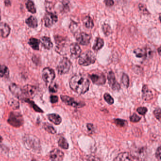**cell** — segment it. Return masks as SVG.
I'll list each match as a JSON object with an SVG mask.
<instances>
[{
	"label": "cell",
	"mask_w": 161,
	"mask_h": 161,
	"mask_svg": "<svg viewBox=\"0 0 161 161\" xmlns=\"http://www.w3.org/2000/svg\"><path fill=\"white\" fill-rule=\"evenodd\" d=\"M32 161H37V160H32Z\"/></svg>",
	"instance_id": "obj_50"
},
{
	"label": "cell",
	"mask_w": 161,
	"mask_h": 161,
	"mask_svg": "<svg viewBox=\"0 0 161 161\" xmlns=\"http://www.w3.org/2000/svg\"><path fill=\"white\" fill-rule=\"evenodd\" d=\"M26 23L29 28H35L37 27L38 21L37 18L34 16H30L26 20Z\"/></svg>",
	"instance_id": "obj_21"
},
{
	"label": "cell",
	"mask_w": 161,
	"mask_h": 161,
	"mask_svg": "<svg viewBox=\"0 0 161 161\" xmlns=\"http://www.w3.org/2000/svg\"><path fill=\"white\" fill-rule=\"evenodd\" d=\"M142 92V98L145 101H149L153 98V94L151 90L149 89L146 85H145L143 86Z\"/></svg>",
	"instance_id": "obj_18"
},
{
	"label": "cell",
	"mask_w": 161,
	"mask_h": 161,
	"mask_svg": "<svg viewBox=\"0 0 161 161\" xmlns=\"http://www.w3.org/2000/svg\"><path fill=\"white\" fill-rule=\"evenodd\" d=\"M89 76L95 85H104L106 82L105 76L102 73L99 72L93 73L90 74Z\"/></svg>",
	"instance_id": "obj_8"
},
{
	"label": "cell",
	"mask_w": 161,
	"mask_h": 161,
	"mask_svg": "<svg viewBox=\"0 0 161 161\" xmlns=\"http://www.w3.org/2000/svg\"><path fill=\"white\" fill-rule=\"evenodd\" d=\"M155 155H156V157H157V159L160 160V158H161V147H160V146H159V147L157 149V152H156V154H155Z\"/></svg>",
	"instance_id": "obj_45"
},
{
	"label": "cell",
	"mask_w": 161,
	"mask_h": 161,
	"mask_svg": "<svg viewBox=\"0 0 161 161\" xmlns=\"http://www.w3.org/2000/svg\"><path fill=\"white\" fill-rule=\"evenodd\" d=\"M71 55L73 58L79 57L81 54V50L80 46L77 43H72L70 46Z\"/></svg>",
	"instance_id": "obj_15"
},
{
	"label": "cell",
	"mask_w": 161,
	"mask_h": 161,
	"mask_svg": "<svg viewBox=\"0 0 161 161\" xmlns=\"http://www.w3.org/2000/svg\"><path fill=\"white\" fill-rule=\"evenodd\" d=\"M55 41L57 44V47L59 48L61 47V46H63L65 44V40L62 37L57 36H55Z\"/></svg>",
	"instance_id": "obj_29"
},
{
	"label": "cell",
	"mask_w": 161,
	"mask_h": 161,
	"mask_svg": "<svg viewBox=\"0 0 161 161\" xmlns=\"http://www.w3.org/2000/svg\"><path fill=\"white\" fill-rule=\"evenodd\" d=\"M58 145L60 147L64 149H69V144L66 140L63 138H61L58 141Z\"/></svg>",
	"instance_id": "obj_28"
},
{
	"label": "cell",
	"mask_w": 161,
	"mask_h": 161,
	"mask_svg": "<svg viewBox=\"0 0 161 161\" xmlns=\"http://www.w3.org/2000/svg\"><path fill=\"white\" fill-rule=\"evenodd\" d=\"M42 44L45 49L50 50L53 47V44L51 41L50 38L48 37L43 36L41 39Z\"/></svg>",
	"instance_id": "obj_19"
},
{
	"label": "cell",
	"mask_w": 161,
	"mask_h": 161,
	"mask_svg": "<svg viewBox=\"0 0 161 161\" xmlns=\"http://www.w3.org/2000/svg\"><path fill=\"white\" fill-rule=\"evenodd\" d=\"M160 51H161V50H160V47H159V49H158V52H159V55H160V54H161V53H160Z\"/></svg>",
	"instance_id": "obj_49"
},
{
	"label": "cell",
	"mask_w": 161,
	"mask_h": 161,
	"mask_svg": "<svg viewBox=\"0 0 161 161\" xmlns=\"http://www.w3.org/2000/svg\"><path fill=\"white\" fill-rule=\"evenodd\" d=\"M26 9L28 11L33 14H35L37 12V9L35 8L34 3L31 0H28L26 4Z\"/></svg>",
	"instance_id": "obj_25"
},
{
	"label": "cell",
	"mask_w": 161,
	"mask_h": 161,
	"mask_svg": "<svg viewBox=\"0 0 161 161\" xmlns=\"http://www.w3.org/2000/svg\"><path fill=\"white\" fill-rule=\"evenodd\" d=\"M102 29L105 36H108L112 33V29L110 25L108 24H104L102 26Z\"/></svg>",
	"instance_id": "obj_32"
},
{
	"label": "cell",
	"mask_w": 161,
	"mask_h": 161,
	"mask_svg": "<svg viewBox=\"0 0 161 161\" xmlns=\"http://www.w3.org/2000/svg\"><path fill=\"white\" fill-rule=\"evenodd\" d=\"M4 4L6 6H10L11 5V2H10V0H5Z\"/></svg>",
	"instance_id": "obj_47"
},
{
	"label": "cell",
	"mask_w": 161,
	"mask_h": 161,
	"mask_svg": "<svg viewBox=\"0 0 161 161\" xmlns=\"http://www.w3.org/2000/svg\"><path fill=\"white\" fill-rule=\"evenodd\" d=\"M104 2L106 6L108 7H111L114 4V1L113 0H104Z\"/></svg>",
	"instance_id": "obj_43"
},
{
	"label": "cell",
	"mask_w": 161,
	"mask_h": 161,
	"mask_svg": "<svg viewBox=\"0 0 161 161\" xmlns=\"http://www.w3.org/2000/svg\"><path fill=\"white\" fill-rule=\"evenodd\" d=\"M71 63L67 58H64L60 62L57 66V69L59 74H64L68 73L70 71Z\"/></svg>",
	"instance_id": "obj_5"
},
{
	"label": "cell",
	"mask_w": 161,
	"mask_h": 161,
	"mask_svg": "<svg viewBox=\"0 0 161 161\" xmlns=\"http://www.w3.org/2000/svg\"><path fill=\"white\" fill-rule=\"evenodd\" d=\"M70 85L73 91L79 94H83L89 90L90 82L82 74H77L71 78Z\"/></svg>",
	"instance_id": "obj_1"
},
{
	"label": "cell",
	"mask_w": 161,
	"mask_h": 161,
	"mask_svg": "<svg viewBox=\"0 0 161 161\" xmlns=\"http://www.w3.org/2000/svg\"><path fill=\"white\" fill-rule=\"evenodd\" d=\"M50 101L53 104L57 103L58 101V97L55 95H51L50 97Z\"/></svg>",
	"instance_id": "obj_42"
},
{
	"label": "cell",
	"mask_w": 161,
	"mask_h": 161,
	"mask_svg": "<svg viewBox=\"0 0 161 161\" xmlns=\"http://www.w3.org/2000/svg\"><path fill=\"white\" fill-rule=\"evenodd\" d=\"M58 89V86L56 83H54V82H51V83L49 87L50 92L52 93H55L57 92Z\"/></svg>",
	"instance_id": "obj_35"
},
{
	"label": "cell",
	"mask_w": 161,
	"mask_h": 161,
	"mask_svg": "<svg viewBox=\"0 0 161 161\" xmlns=\"http://www.w3.org/2000/svg\"><path fill=\"white\" fill-rule=\"evenodd\" d=\"M104 98L105 101L110 105H112L114 103L113 98L112 97V96L109 94L107 93L104 94Z\"/></svg>",
	"instance_id": "obj_37"
},
{
	"label": "cell",
	"mask_w": 161,
	"mask_h": 161,
	"mask_svg": "<svg viewBox=\"0 0 161 161\" xmlns=\"http://www.w3.org/2000/svg\"><path fill=\"white\" fill-rule=\"evenodd\" d=\"M8 123L13 127L18 128L24 123V120L21 114L17 112H11L8 119Z\"/></svg>",
	"instance_id": "obj_4"
},
{
	"label": "cell",
	"mask_w": 161,
	"mask_h": 161,
	"mask_svg": "<svg viewBox=\"0 0 161 161\" xmlns=\"http://www.w3.org/2000/svg\"><path fill=\"white\" fill-rule=\"evenodd\" d=\"M10 28L8 24L5 23H0V36L2 38H7L9 36Z\"/></svg>",
	"instance_id": "obj_16"
},
{
	"label": "cell",
	"mask_w": 161,
	"mask_h": 161,
	"mask_svg": "<svg viewBox=\"0 0 161 161\" xmlns=\"http://www.w3.org/2000/svg\"><path fill=\"white\" fill-rule=\"evenodd\" d=\"M55 77V72L53 69L46 68L42 71V78L46 84H51Z\"/></svg>",
	"instance_id": "obj_6"
},
{
	"label": "cell",
	"mask_w": 161,
	"mask_h": 161,
	"mask_svg": "<svg viewBox=\"0 0 161 161\" xmlns=\"http://www.w3.org/2000/svg\"><path fill=\"white\" fill-rule=\"evenodd\" d=\"M114 122L117 125L120 127H124L127 125V122L122 119H116L114 120Z\"/></svg>",
	"instance_id": "obj_36"
},
{
	"label": "cell",
	"mask_w": 161,
	"mask_h": 161,
	"mask_svg": "<svg viewBox=\"0 0 161 161\" xmlns=\"http://www.w3.org/2000/svg\"><path fill=\"white\" fill-rule=\"evenodd\" d=\"M121 82L122 84L124 85L126 87L128 88L129 86V78L127 76V74H122V77H121Z\"/></svg>",
	"instance_id": "obj_33"
},
{
	"label": "cell",
	"mask_w": 161,
	"mask_h": 161,
	"mask_svg": "<svg viewBox=\"0 0 161 161\" xmlns=\"http://www.w3.org/2000/svg\"><path fill=\"white\" fill-rule=\"evenodd\" d=\"M91 36L90 35L82 32L79 33L76 37V40L79 44L82 45H87L89 44L90 41Z\"/></svg>",
	"instance_id": "obj_11"
},
{
	"label": "cell",
	"mask_w": 161,
	"mask_h": 161,
	"mask_svg": "<svg viewBox=\"0 0 161 161\" xmlns=\"http://www.w3.org/2000/svg\"><path fill=\"white\" fill-rule=\"evenodd\" d=\"M24 145L27 149L34 153H40L41 151V146L39 138L33 135H25L23 138Z\"/></svg>",
	"instance_id": "obj_2"
},
{
	"label": "cell",
	"mask_w": 161,
	"mask_h": 161,
	"mask_svg": "<svg viewBox=\"0 0 161 161\" xmlns=\"http://www.w3.org/2000/svg\"><path fill=\"white\" fill-rule=\"evenodd\" d=\"M48 119L50 121L53 122L54 125H59L62 122V118L58 114H51L47 115Z\"/></svg>",
	"instance_id": "obj_20"
},
{
	"label": "cell",
	"mask_w": 161,
	"mask_h": 161,
	"mask_svg": "<svg viewBox=\"0 0 161 161\" xmlns=\"http://www.w3.org/2000/svg\"><path fill=\"white\" fill-rule=\"evenodd\" d=\"M141 120L140 117H139L136 114H134L132 117H130V121L133 122H137Z\"/></svg>",
	"instance_id": "obj_39"
},
{
	"label": "cell",
	"mask_w": 161,
	"mask_h": 161,
	"mask_svg": "<svg viewBox=\"0 0 161 161\" xmlns=\"http://www.w3.org/2000/svg\"><path fill=\"white\" fill-rule=\"evenodd\" d=\"M25 101L27 103H29V104L30 105V106H31L32 108L34 109L35 111L37 112H39V113H43V112L42 110L40 109V108H39V107H38V106L33 101H30L29 99H26V100H25Z\"/></svg>",
	"instance_id": "obj_31"
},
{
	"label": "cell",
	"mask_w": 161,
	"mask_h": 161,
	"mask_svg": "<svg viewBox=\"0 0 161 161\" xmlns=\"http://www.w3.org/2000/svg\"><path fill=\"white\" fill-rule=\"evenodd\" d=\"M108 79L109 85L110 87L114 90H120L121 86L115 79L114 73L112 71H110L108 74Z\"/></svg>",
	"instance_id": "obj_10"
},
{
	"label": "cell",
	"mask_w": 161,
	"mask_h": 161,
	"mask_svg": "<svg viewBox=\"0 0 161 161\" xmlns=\"http://www.w3.org/2000/svg\"><path fill=\"white\" fill-rule=\"evenodd\" d=\"M43 128L45 130L49 133L54 134L56 133V130L53 126L48 123H45L43 125Z\"/></svg>",
	"instance_id": "obj_27"
},
{
	"label": "cell",
	"mask_w": 161,
	"mask_h": 161,
	"mask_svg": "<svg viewBox=\"0 0 161 161\" xmlns=\"http://www.w3.org/2000/svg\"><path fill=\"white\" fill-rule=\"evenodd\" d=\"M24 95L28 96L29 97L33 98L37 93V89L34 86L30 85H26L22 89Z\"/></svg>",
	"instance_id": "obj_14"
},
{
	"label": "cell",
	"mask_w": 161,
	"mask_h": 161,
	"mask_svg": "<svg viewBox=\"0 0 161 161\" xmlns=\"http://www.w3.org/2000/svg\"><path fill=\"white\" fill-rule=\"evenodd\" d=\"M64 157L63 152L58 149L53 150L50 153V159L51 161H62Z\"/></svg>",
	"instance_id": "obj_12"
},
{
	"label": "cell",
	"mask_w": 161,
	"mask_h": 161,
	"mask_svg": "<svg viewBox=\"0 0 161 161\" xmlns=\"http://www.w3.org/2000/svg\"><path fill=\"white\" fill-rule=\"evenodd\" d=\"M84 24L86 28L88 29L92 28L94 26V22L89 16H87L83 21Z\"/></svg>",
	"instance_id": "obj_26"
},
{
	"label": "cell",
	"mask_w": 161,
	"mask_h": 161,
	"mask_svg": "<svg viewBox=\"0 0 161 161\" xmlns=\"http://www.w3.org/2000/svg\"><path fill=\"white\" fill-rule=\"evenodd\" d=\"M87 161H101L100 159L95 156H89L87 158Z\"/></svg>",
	"instance_id": "obj_44"
},
{
	"label": "cell",
	"mask_w": 161,
	"mask_h": 161,
	"mask_svg": "<svg viewBox=\"0 0 161 161\" xmlns=\"http://www.w3.org/2000/svg\"><path fill=\"white\" fill-rule=\"evenodd\" d=\"M87 128L89 131H93L94 130V125L91 123H88L87 125Z\"/></svg>",
	"instance_id": "obj_46"
},
{
	"label": "cell",
	"mask_w": 161,
	"mask_h": 161,
	"mask_svg": "<svg viewBox=\"0 0 161 161\" xmlns=\"http://www.w3.org/2000/svg\"><path fill=\"white\" fill-rule=\"evenodd\" d=\"M58 17L54 13L47 12L44 17V24L47 28H51L58 21Z\"/></svg>",
	"instance_id": "obj_7"
},
{
	"label": "cell",
	"mask_w": 161,
	"mask_h": 161,
	"mask_svg": "<svg viewBox=\"0 0 161 161\" xmlns=\"http://www.w3.org/2000/svg\"><path fill=\"white\" fill-rule=\"evenodd\" d=\"M137 112L141 115H144L147 111V108L145 107H140L137 108Z\"/></svg>",
	"instance_id": "obj_40"
},
{
	"label": "cell",
	"mask_w": 161,
	"mask_h": 161,
	"mask_svg": "<svg viewBox=\"0 0 161 161\" xmlns=\"http://www.w3.org/2000/svg\"><path fill=\"white\" fill-rule=\"evenodd\" d=\"M2 140H3V138H2L1 137V136H0V142H1Z\"/></svg>",
	"instance_id": "obj_48"
},
{
	"label": "cell",
	"mask_w": 161,
	"mask_h": 161,
	"mask_svg": "<svg viewBox=\"0 0 161 161\" xmlns=\"http://www.w3.org/2000/svg\"><path fill=\"white\" fill-rule=\"evenodd\" d=\"M8 104L13 109H18L20 107V103L17 101L13 98L10 99L8 102Z\"/></svg>",
	"instance_id": "obj_30"
},
{
	"label": "cell",
	"mask_w": 161,
	"mask_h": 161,
	"mask_svg": "<svg viewBox=\"0 0 161 161\" xmlns=\"http://www.w3.org/2000/svg\"><path fill=\"white\" fill-rule=\"evenodd\" d=\"M154 116L157 120L160 121V118H161V110L160 109H158L155 110L154 112Z\"/></svg>",
	"instance_id": "obj_41"
},
{
	"label": "cell",
	"mask_w": 161,
	"mask_h": 161,
	"mask_svg": "<svg viewBox=\"0 0 161 161\" xmlns=\"http://www.w3.org/2000/svg\"><path fill=\"white\" fill-rule=\"evenodd\" d=\"M62 4L63 5V9L64 12H68L70 10V7H69V4H70V2L68 0H63Z\"/></svg>",
	"instance_id": "obj_38"
},
{
	"label": "cell",
	"mask_w": 161,
	"mask_h": 161,
	"mask_svg": "<svg viewBox=\"0 0 161 161\" xmlns=\"http://www.w3.org/2000/svg\"><path fill=\"white\" fill-rule=\"evenodd\" d=\"M134 53H135L136 57L138 58H144L146 57V55H147L146 50L145 49L137 48L134 50Z\"/></svg>",
	"instance_id": "obj_24"
},
{
	"label": "cell",
	"mask_w": 161,
	"mask_h": 161,
	"mask_svg": "<svg viewBox=\"0 0 161 161\" xmlns=\"http://www.w3.org/2000/svg\"><path fill=\"white\" fill-rule=\"evenodd\" d=\"M9 90L13 95L19 99L21 98L24 95L22 89L16 84H10L9 86Z\"/></svg>",
	"instance_id": "obj_13"
},
{
	"label": "cell",
	"mask_w": 161,
	"mask_h": 161,
	"mask_svg": "<svg viewBox=\"0 0 161 161\" xmlns=\"http://www.w3.org/2000/svg\"><path fill=\"white\" fill-rule=\"evenodd\" d=\"M8 73L9 70L6 66L0 65V78L3 77Z\"/></svg>",
	"instance_id": "obj_34"
},
{
	"label": "cell",
	"mask_w": 161,
	"mask_h": 161,
	"mask_svg": "<svg viewBox=\"0 0 161 161\" xmlns=\"http://www.w3.org/2000/svg\"><path fill=\"white\" fill-rule=\"evenodd\" d=\"M29 44L31 48L34 50H39L40 41L35 38H31L29 40Z\"/></svg>",
	"instance_id": "obj_22"
},
{
	"label": "cell",
	"mask_w": 161,
	"mask_h": 161,
	"mask_svg": "<svg viewBox=\"0 0 161 161\" xmlns=\"http://www.w3.org/2000/svg\"><path fill=\"white\" fill-rule=\"evenodd\" d=\"M61 98L62 101L67 104L68 105L71 106L73 107H82L84 106L85 104L81 102H78L76 101L74 98L70 97L69 96H66V95H61Z\"/></svg>",
	"instance_id": "obj_9"
},
{
	"label": "cell",
	"mask_w": 161,
	"mask_h": 161,
	"mask_svg": "<svg viewBox=\"0 0 161 161\" xmlns=\"http://www.w3.org/2000/svg\"><path fill=\"white\" fill-rule=\"evenodd\" d=\"M1 19V16H0V20Z\"/></svg>",
	"instance_id": "obj_51"
},
{
	"label": "cell",
	"mask_w": 161,
	"mask_h": 161,
	"mask_svg": "<svg viewBox=\"0 0 161 161\" xmlns=\"http://www.w3.org/2000/svg\"><path fill=\"white\" fill-rule=\"evenodd\" d=\"M104 45V41L103 39L98 37L96 38L95 44L93 47V49L96 51H98L101 49H102Z\"/></svg>",
	"instance_id": "obj_23"
},
{
	"label": "cell",
	"mask_w": 161,
	"mask_h": 161,
	"mask_svg": "<svg viewBox=\"0 0 161 161\" xmlns=\"http://www.w3.org/2000/svg\"><path fill=\"white\" fill-rule=\"evenodd\" d=\"M96 56L90 50H87L79 56V64L82 66H87L95 63Z\"/></svg>",
	"instance_id": "obj_3"
},
{
	"label": "cell",
	"mask_w": 161,
	"mask_h": 161,
	"mask_svg": "<svg viewBox=\"0 0 161 161\" xmlns=\"http://www.w3.org/2000/svg\"><path fill=\"white\" fill-rule=\"evenodd\" d=\"M113 161H133V157L128 152L119 154Z\"/></svg>",
	"instance_id": "obj_17"
}]
</instances>
